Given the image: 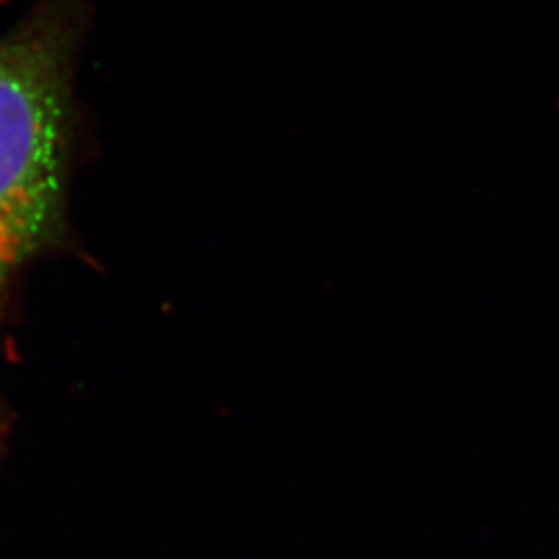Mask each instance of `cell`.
<instances>
[{
    "label": "cell",
    "instance_id": "obj_1",
    "mask_svg": "<svg viewBox=\"0 0 559 559\" xmlns=\"http://www.w3.org/2000/svg\"><path fill=\"white\" fill-rule=\"evenodd\" d=\"M92 0H38L0 36V302L64 230L73 71Z\"/></svg>",
    "mask_w": 559,
    "mask_h": 559
}]
</instances>
